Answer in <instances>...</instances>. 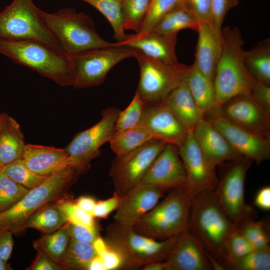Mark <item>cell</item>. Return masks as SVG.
I'll list each match as a JSON object with an SVG mask.
<instances>
[{
	"label": "cell",
	"mask_w": 270,
	"mask_h": 270,
	"mask_svg": "<svg viewBox=\"0 0 270 270\" xmlns=\"http://www.w3.org/2000/svg\"><path fill=\"white\" fill-rule=\"evenodd\" d=\"M62 226L68 230L70 238L76 241L92 244L98 236L97 228H90L68 222Z\"/></svg>",
	"instance_id": "obj_45"
},
{
	"label": "cell",
	"mask_w": 270,
	"mask_h": 270,
	"mask_svg": "<svg viewBox=\"0 0 270 270\" xmlns=\"http://www.w3.org/2000/svg\"><path fill=\"white\" fill-rule=\"evenodd\" d=\"M178 236L156 240L114 222L106 228V242L122 255V268L136 269L152 262L166 260Z\"/></svg>",
	"instance_id": "obj_7"
},
{
	"label": "cell",
	"mask_w": 270,
	"mask_h": 270,
	"mask_svg": "<svg viewBox=\"0 0 270 270\" xmlns=\"http://www.w3.org/2000/svg\"><path fill=\"white\" fill-rule=\"evenodd\" d=\"M8 116L6 113L0 114V132L4 128Z\"/></svg>",
	"instance_id": "obj_57"
},
{
	"label": "cell",
	"mask_w": 270,
	"mask_h": 270,
	"mask_svg": "<svg viewBox=\"0 0 270 270\" xmlns=\"http://www.w3.org/2000/svg\"><path fill=\"white\" fill-rule=\"evenodd\" d=\"M40 17L62 52L69 57L94 49L118 46L104 40L88 14L66 8L50 13L39 8Z\"/></svg>",
	"instance_id": "obj_2"
},
{
	"label": "cell",
	"mask_w": 270,
	"mask_h": 270,
	"mask_svg": "<svg viewBox=\"0 0 270 270\" xmlns=\"http://www.w3.org/2000/svg\"><path fill=\"white\" fill-rule=\"evenodd\" d=\"M186 174L184 187L191 198L206 190H214L218 179L216 168L208 161L190 130L183 142L178 147Z\"/></svg>",
	"instance_id": "obj_15"
},
{
	"label": "cell",
	"mask_w": 270,
	"mask_h": 270,
	"mask_svg": "<svg viewBox=\"0 0 270 270\" xmlns=\"http://www.w3.org/2000/svg\"><path fill=\"white\" fill-rule=\"evenodd\" d=\"M204 118L226 138L242 156L258 164L269 158V135L253 132L233 124L220 112L218 106L205 114Z\"/></svg>",
	"instance_id": "obj_14"
},
{
	"label": "cell",
	"mask_w": 270,
	"mask_h": 270,
	"mask_svg": "<svg viewBox=\"0 0 270 270\" xmlns=\"http://www.w3.org/2000/svg\"><path fill=\"white\" fill-rule=\"evenodd\" d=\"M0 172L29 190L38 186L48 177L33 172L26 166L22 159L4 166Z\"/></svg>",
	"instance_id": "obj_39"
},
{
	"label": "cell",
	"mask_w": 270,
	"mask_h": 270,
	"mask_svg": "<svg viewBox=\"0 0 270 270\" xmlns=\"http://www.w3.org/2000/svg\"><path fill=\"white\" fill-rule=\"evenodd\" d=\"M236 228L255 249L270 246L268 226L263 220H249L236 225Z\"/></svg>",
	"instance_id": "obj_38"
},
{
	"label": "cell",
	"mask_w": 270,
	"mask_h": 270,
	"mask_svg": "<svg viewBox=\"0 0 270 270\" xmlns=\"http://www.w3.org/2000/svg\"><path fill=\"white\" fill-rule=\"evenodd\" d=\"M120 112L115 108H106L98 122L76 134L64 148L71 162V168L78 174L85 172L90 168L91 161L100 155V148L114 134Z\"/></svg>",
	"instance_id": "obj_9"
},
{
	"label": "cell",
	"mask_w": 270,
	"mask_h": 270,
	"mask_svg": "<svg viewBox=\"0 0 270 270\" xmlns=\"http://www.w3.org/2000/svg\"><path fill=\"white\" fill-rule=\"evenodd\" d=\"M144 270H166L164 261H156L148 264L142 268Z\"/></svg>",
	"instance_id": "obj_55"
},
{
	"label": "cell",
	"mask_w": 270,
	"mask_h": 270,
	"mask_svg": "<svg viewBox=\"0 0 270 270\" xmlns=\"http://www.w3.org/2000/svg\"><path fill=\"white\" fill-rule=\"evenodd\" d=\"M22 160L31 171L42 176H49L71 168V162L64 148L26 144Z\"/></svg>",
	"instance_id": "obj_22"
},
{
	"label": "cell",
	"mask_w": 270,
	"mask_h": 270,
	"mask_svg": "<svg viewBox=\"0 0 270 270\" xmlns=\"http://www.w3.org/2000/svg\"><path fill=\"white\" fill-rule=\"evenodd\" d=\"M160 102L166 106L188 130H192L204 114L196 104L182 82Z\"/></svg>",
	"instance_id": "obj_25"
},
{
	"label": "cell",
	"mask_w": 270,
	"mask_h": 270,
	"mask_svg": "<svg viewBox=\"0 0 270 270\" xmlns=\"http://www.w3.org/2000/svg\"><path fill=\"white\" fill-rule=\"evenodd\" d=\"M168 190L156 185L137 184L120 196L114 215V222L124 228H132Z\"/></svg>",
	"instance_id": "obj_16"
},
{
	"label": "cell",
	"mask_w": 270,
	"mask_h": 270,
	"mask_svg": "<svg viewBox=\"0 0 270 270\" xmlns=\"http://www.w3.org/2000/svg\"><path fill=\"white\" fill-rule=\"evenodd\" d=\"M252 162L244 157L234 161L214 190L220 204L236 225L252 220V210L244 200L245 178Z\"/></svg>",
	"instance_id": "obj_13"
},
{
	"label": "cell",
	"mask_w": 270,
	"mask_h": 270,
	"mask_svg": "<svg viewBox=\"0 0 270 270\" xmlns=\"http://www.w3.org/2000/svg\"><path fill=\"white\" fill-rule=\"evenodd\" d=\"M70 240L68 230L63 226L48 234H45L34 241L33 246L60 265Z\"/></svg>",
	"instance_id": "obj_31"
},
{
	"label": "cell",
	"mask_w": 270,
	"mask_h": 270,
	"mask_svg": "<svg viewBox=\"0 0 270 270\" xmlns=\"http://www.w3.org/2000/svg\"><path fill=\"white\" fill-rule=\"evenodd\" d=\"M74 202L78 207L91 214L96 203L94 198L88 196H80Z\"/></svg>",
	"instance_id": "obj_53"
},
{
	"label": "cell",
	"mask_w": 270,
	"mask_h": 270,
	"mask_svg": "<svg viewBox=\"0 0 270 270\" xmlns=\"http://www.w3.org/2000/svg\"><path fill=\"white\" fill-rule=\"evenodd\" d=\"M29 190L0 171V212L16 204Z\"/></svg>",
	"instance_id": "obj_40"
},
{
	"label": "cell",
	"mask_w": 270,
	"mask_h": 270,
	"mask_svg": "<svg viewBox=\"0 0 270 270\" xmlns=\"http://www.w3.org/2000/svg\"><path fill=\"white\" fill-rule=\"evenodd\" d=\"M0 38L35 40L61 50L33 0H13L0 12Z\"/></svg>",
	"instance_id": "obj_8"
},
{
	"label": "cell",
	"mask_w": 270,
	"mask_h": 270,
	"mask_svg": "<svg viewBox=\"0 0 270 270\" xmlns=\"http://www.w3.org/2000/svg\"><path fill=\"white\" fill-rule=\"evenodd\" d=\"M190 198L184 186L172 190L132 229L158 240L179 235L188 230Z\"/></svg>",
	"instance_id": "obj_6"
},
{
	"label": "cell",
	"mask_w": 270,
	"mask_h": 270,
	"mask_svg": "<svg viewBox=\"0 0 270 270\" xmlns=\"http://www.w3.org/2000/svg\"><path fill=\"white\" fill-rule=\"evenodd\" d=\"M220 112L233 124L258 134L269 135L270 112L250 92L234 97L218 106Z\"/></svg>",
	"instance_id": "obj_17"
},
{
	"label": "cell",
	"mask_w": 270,
	"mask_h": 270,
	"mask_svg": "<svg viewBox=\"0 0 270 270\" xmlns=\"http://www.w3.org/2000/svg\"><path fill=\"white\" fill-rule=\"evenodd\" d=\"M24 136L18 122L8 116L0 132V166L22 159L26 146Z\"/></svg>",
	"instance_id": "obj_27"
},
{
	"label": "cell",
	"mask_w": 270,
	"mask_h": 270,
	"mask_svg": "<svg viewBox=\"0 0 270 270\" xmlns=\"http://www.w3.org/2000/svg\"><path fill=\"white\" fill-rule=\"evenodd\" d=\"M154 140H156L146 129L137 126L130 129L116 132L108 142L116 156H120Z\"/></svg>",
	"instance_id": "obj_29"
},
{
	"label": "cell",
	"mask_w": 270,
	"mask_h": 270,
	"mask_svg": "<svg viewBox=\"0 0 270 270\" xmlns=\"http://www.w3.org/2000/svg\"><path fill=\"white\" fill-rule=\"evenodd\" d=\"M137 50L126 46L94 49L70 57L76 76L74 86L90 88L102 84L108 72L121 61L135 57Z\"/></svg>",
	"instance_id": "obj_11"
},
{
	"label": "cell",
	"mask_w": 270,
	"mask_h": 270,
	"mask_svg": "<svg viewBox=\"0 0 270 270\" xmlns=\"http://www.w3.org/2000/svg\"><path fill=\"white\" fill-rule=\"evenodd\" d=\"M138 126L146 129L154 140L177 147L183 142L189 131L160 102L144 104Z\"/></svg>",
	"instance_id": "obj_18"
},
{
	"label": "cell",
	"mask_w": 270,
	"mask_h": 270,
	"mask_svg": "<svg viewBox=\"0 0 270 270\" xmlns=\"http://www.w3.org/2000/svg\"><path fill=\"white\" fill-rule=\"evenodd\" d=\"M66 222L54 202L46 204L36 212L26 222L22 230L32 228L44 234H48L60 228Z\"/></svg>",
	"instance_id": "obj_30"
},
{
	"label": "cell",
	"mask_w": 270,
	"mask_h": 270,
	"mask_svg": "<svg viewBox=\"0 0 270 270\" xmlns=\"http://www.w3.org/2000/svg\"><path fill=\"white\" fill-rule=\"evenodd\" d=\"M244 62L257 80L270 85V40L266 38L244 52Z\"/></svg>",
	"instance_id": "obj_28"
},
{
	"label": "cell",
	"mask_w": 270,
	"mask_h": 270,
	"mask_svg": "<svg viewBox=\"0 0 270 270\" xmlns=\"http://www.w3.org/2000/svg\"><path fill=\"white\" fill-rule=\"evenodd\" d=\"M87 270H105L101 258L97 255L90 262Z\"/></svg>",
	"instance_id": "obj_54"
},
{
	"label": "cell",
	"mask_w": 270,
	"mask_h": 270,
	"mask_svg": "<svg viewBox=\"0 0 270 270\" xmlns=\"http://www.w3.org/2000/svg\"><path fill=\"white\" fill-rule=\"evenodd\" d=\"M97 255L92 244L76 241L70 238L60 265L64 269L87 270L90 261Z\"/></svg>",
	"instance_id": "obj_34"
},
{
	"label": "cell",
	"mask_w": 270,
	"mask_h": 270,
	"mask_svg": "<svg viewBox=\"0 0 270 270\" xmlns=\"http://www.w3.org/2000/svg\"><path fill=\"white\" fill-rule=\"evenodd\" d=\"M166 144L154 140L126 154L116 156L110 171L116 193L122 196L138 184Z\"/></svg>",
	"instance_id": "obj_12"
},
{
	"label": "cell",
	"mask_w": 270,
	"mask_h": 270,
	"mask_svg": "<svg viewBox=\"0 0 270 270\" xmlns=\"http://www.w3.org/2000/svg\"><path fill=\"white\" fill-rule=\"evenodd\" d=\"M177 35H166L150 32L141 36L128 35L120 46L132 48L144 56L160 62L175 64L178 60L176 52Z\"/></svg>",
	"instance_id": "obj_23"
},
{
	"label": "cell",
	"mask_w": 270,
	"mask_h": 270,
	"mask_svg": "<svg viewBox=\"0 0 270 270\" xmlns=\"http://www.w3.org/2000/svg\"><path fill=\"white\" fill-rule=\"evenodd\" d=\"M0 54L60 86H74L76 76L70 57L48 44L31 40L0 38Z\"/></svg>",
	"instance_id": "obj_1"
},
{
	"label": "cell",
	"mask_w": 270,
	"mask_h": 270,
	"mask_svg": "<svg viewBox=\"0 0 270 270\" xmlns=\"http://www.w3.org/2000/svg\"><path fill=\"white\" fill-rule=\"evenodd\" d=\"M254 204L258 208L268 211L270 210V186H266L260 188L257 192Z\"/></svg>",
	"instance_id": "obj_52"
},
{
	"label": "cell",
	"mask_w": 270,
	"mask_h": 270,
	"mask_svg": "<svg viewBox=\"0 0 270 270\" xmlns=\"http://www.w3.org/2000/svg\"><path fill=\"white\" fill-rule=\"evenodd\" d=\"M180 5L195 18L198 24L212 25V0H182Z\"/></svg>",
	"instance_id": "obj_44"
},
{
	"label": "cell",
	"mask_w": 270,
	"mask_h": 270,
	"mask_svg": "<svg viewBox=\"0 0 270 270\" xmlns=\"http://www.w3.org/2000/svg\"><path fill=\"white\" fill-rule=\"evenodd\" d=\"M12 234L8 230L0 228V258L6 261L10 258L14 247Z\"/></svg>",
	"instance_id": "obj_51"
},
{
	"label": "cell",
	"mask_w": 270,
	"mask_h": 270,
	"mask_svg": "<svg viewBox=\"0 0 270 270\" xmlns=\"http://www.w3.org/2000/svg\"><path fill=\"white\" fill-rule=\"evenodd\" d=\"M186 180L178 147L168 144L138 184L156 185L170 190L184 186Z\"/></svg>",
	"instance_id": "obj_19"
},
{
	"label": "cell",
	"mask_w": 270,
	"mask_h": 270,
	"mask_svg": "<svg viewBox=\"0 0 270 270\" xmlns=\"http://www.w3.org/2000/svg\"><path fill=\"white\" fill-rule=\"evenodd\" d=\"M236 226L220 204L214 190H204L191 198L188 230L211 254L222 257L224 243Z\"/></svg>",
	"instance_id": "obj_4"
},
{
	"label": "cell",
	"mask_w": 270,
	"mask_h": 270,
	"mask_svg": "<svg viewBox=\"0 0 270 270\" xmlns=\"http://www.w3.org/2000/svg\"><path fill=\"white\" fill-rule=\"evenodd\" d=\"M250 93L263 108L270 112V85L256 80Z\"/></svg>",
	"instance_id": "obj_49"
},
{
	"label": "cell",
	"mask_w": 270,
	"mask_h": 270,
	"mask_svg": "<svg viewBox=\"0 0 270 270\" xmlns=\"http://www.w3.org/2000/svg\"><path fill=\"white\" fill-rule=\"evenodd\" d=\"M92 6L108 20L116 42H124L127 38L124 28L122 0H80Z\"/></svg>",
	"instance_id": "obj_33"
},
{
	"label": "cell",
	"mask_w": 270,
	"mask_h": 270,
	"mask_svg": "<svg viewBox=\"0 0 270 270\" xmlns=\"http://www.w3.org/2000/svg\"><path fill=\"white\" fill-rule=\"evenodd\" d=\"M196 31L198 39L194 64L214 82L216 65L222 51V30H216L212 24H198Z\"/></svg>",
	"instance_id": "obj_24"
},
{
	"label": "cell",
	"mask_w": 270,
	"mask_h": 270,
	"mask_svg": "<svg viewBox=\"0 0 270 270\" xmlns=\"http://www.w3.org/2000/svg\"><path fill=\"white\" fill-rule=\"evenodd\" d=\"M204 114L216 106L214 82L203 74L193 64L187 66L183 81Z\"/></svg>",
	"instance_id": "obj_26"
},
{
	"label": "cell",
	"mask_w": 270,
	"mask_h": 270,
	"mask_svg": "<svg viewBox=\"0 0 270 270\" xmlns=\"http://www.w3.org/2000/svg\"><path fill=\"white\" fill-rule=\"evenodd\" d=\"M182 0H151L146 18L136 36L152 32L170 11L180 4Z\"/></svg>",
	"instance_id": "obj_36"
},
{
	"label": "cell",
	"mask_w": 270,
	"mask_h": 270,
	"mask_svg": "<svg viewBox=\"0 0 270 270\" xmlns=\"http://www.w3.org/2000/svg\"><path fill=\"white\" fill-rule=\"evenodd\" d=\"M120 198V196L115 192L112 197L96 202L92 216L94 218H106L110 213L117 208Z\"/></svg>",
	"instance_id": "obj_47"
},
{
	"label": "cell",
	"mask_w": 270,
	"mask_h": 270,
	"mask_svg": "<svg viewBox=\"0 0 270 270\" xmlns=\"http://www.w3.org/2000/svg\"><path fill=\"white\" fill-rule=\"evenodd\" d=\"M194 138L210 164L213 166L227 160L235 161L243 156L206 119L202 118L192 130Z\"/></svg>",
	"instance_id": "obj_21"
},
{
	"label": "cell",
	"mask_w": 270,
	"mask_h": 270,
	"mask_svg": "<svg viewBox=\"0 0 270 270\" xmlns=\"http://www.w3.org/2000/svg\"><path fill=\"white\" fill-rule=\"evenodd\" d=\"M151 0H122V16L124 30L138 33L144 22Z\"/></svg>",
	"instance_id": "obj_35"
},
{
	"label": "cell",
	"mask_w": 270,
	"mask_h": 270,
	"mask_svg": "<svg viewBox=\"0 0 270 270\" xmlns=\"http://www.w3.org/2000/svg\"><path fill=\"white\" fill-rule=\"evenodd\" d=\"M0 170H1V168H0Z\"/></svg>",
	"instance_id": "obj_58"
},
{
	"label": "cell",
	"mask_w": 270,
	"mask_h": 270,
	"mask_svg": "<svg viewBox=\"0 0 270 270\" xmlns=\"http://www.w3.org/2000/svg\"><path fill=\"white\" fill-rule=\"evenodd\" d=\"M254 249L236 226L224 243L222 258L226 266Z\"/></svg>",
	"instance_id": "obj_41"
},
{
	"label": "cell",
	"mask_w": 270,
	"mask_h": 270,
	"mask_svg": "<svg viewBox=\"0 0 270 270\" xmlns=\"http://www.w3.org/2000/svg\"><path fill=\"white\" fill-rule=\"evenodd\" d=\"M226 266L232 270H270V246L254 249Z\"/></svg>",
	"instance_id": "obj_37"
},
{
	"label": "cell",
	"mask_w": 270,
	"mask_h": 270,
	"mask_svg": "<svg viewBox=\"0 0 270 270\" xmlns=\"http://www.w3.org/2000/svg\"><path fill=\"white\" fill-rule=\"evenodd\" d=\"M10 264L7 261L0 258V270H12Z\"/></svg>",
	"instance_id": "obj_56"
},
{
	"label": "cell",
	"mask_w": 270,
	"mask_h": 270,
	"mask_svg": "<svg viewBox=\"0 0 270 270\" xmlns=\"http://www.w3.org/2000/svg\"><path fill=\"white\" fill-rule=\"evenodd\" d=\"M64 196L56 200L55 204L67 222L90 228H97L92 214L78 207L74 200L67 199Z\"/></svg>",
	"instance_id": "obj_42"
},
{
	"label": "cell",
	"mask_w": 270,
	"mask_h": 270,
	"mask_svg": "<svg viewBox=\"0 0 270 270\" xmlns=\"http://www.w3.org/2000/svg\"><path fill=\"white\" fill-rule=\"evenodd\" d=\"M240 0H212V26L218 31L222 30V24L228 12L236 6Z\"/></svg>",
	"instance_id": "obj_46"
},
{
	"label": "cell",
	"mask_w": 270,
	"mask_h": 270,
	"mask_svg": "<svg viewBox=\"0 0 270 270\" xmlns=\"http://www.w3.org/2000/svg\"><path fill=\"white\" fill-rule=\"evenodd\" d=\"M140 77L136 92L144 104L162 101L183 81L187 66L170 64L148 58L137 50Z\"/></svg>",
	"instance_id": "obj_10"
},
{
	"label": "cell",
	"mask_w": 270,
	"mask_h": 270,
	"mask_svg": "<svg viewBox=\"0 0 270 270\" xmlns=\"http://www.w3.org/2000/svg\"><path fill=\"white\" fill-rule=\"evenodd\" d=\"M98 256L102 260L105 270H114L123 267L124 260L122 255L109 245Z\"/></svg>",
	"instance_id": "obj_48"
},
{
	"label": "cell",
	"mask_w": 270,
	"mask_h": 270,
	"mask_svg": "<svg viewBox=\"0 0 270 270\" xmlns=\"http://www.w3.org/2000/svg\"><path fill=\"white\" fill-rule=\"evenodd\" d=\"M222 48L214 84L216 101L220 106L238 95L250 92L256 79L244 62V41L240 30L230 26L222 29Z\"/></svg>",
	"instance_id": "obj_3"
},
{
	"label": "cell",
	"mask_w": 270,
	"mask_h": 270,
	"mask_svg": "<svg viewBox=\"0 0 270 270\" xmlns=\"http://www.w3.org/2000/svg\"><path fill=\"white\" fill-rule=\"evenodd\" d=\"M198 23L183 6L179 5L168 13L152 31L166 35H177L181 30H197Z\"/></svg>",
	"instance_id": "obj_32"
},
{
	"label": "cell",
	"mask_w": 270,
	"mask_h": 270,
	"mask_svg": "<svg viewBox=\"0 0 270 270\" xmlns=\"http://www.w3.org/2000/svg\"><path fill=\"white\" fill-rule=\"evenodd\" d=\"M34 260L27 270H61L62 267L51 260L49 257L40 250Z\"/></svg>",
	"instance_id": "obj_50"
},
{
	"label": "cell",
	"mask_w": 270,
	"mask_h": 270,
	"mask_svg": "<svg viewBox=\"0 0 270 270\" xmlns=\"http://www.w3.org/2000/svg\"><path fill=\"white\" fill-rule=\"evenodd\" d=\"M199 240L188 230L180 234L164 260L166 270H208L212 266Z\"/></svg>",
	"instance_id": "obj_20"
},
{
	"label": "cell",
	"mask_w": 270,
	"mask_h": 270,
	"mask_svg": "<svg viewBox=\"0 0 270 270\" xmlns=\"http://www.w3.org/2000/svg\"><path fill=\"white\" fill-rule=\"evenodd\" d=\"M144 106V101L136 92L127 108L122 111L120 110L116 122V132L137 126L142 117Z\"/></svg>",
	"instance_id": "obj_43"
},
{
	"label": "cell",
	"mask_w": 270,
	"mask_h": 270,
	"mask_svg": "<svg viewBox=\"0 0 270 270\" xmlns=\"http://www.w3.org/2000/svg\"><path fill=\"white\" fill-rule=\"evenodd\" d=\"M78 174L72 168H68L49 176L40 185L30 190L16 204L0 212V228L12 234L22 231L24 224L36 212L66 194Z\"/></svg>",
	"instance_id": "obj_5"
}]
</instances>
